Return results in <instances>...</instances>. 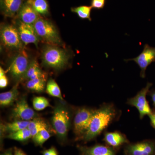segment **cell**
<instances>
[{
    "label": "cell",
    "instance_id": "6da1fadb",
    "mask_svg": "<svg viewBox=\"0 0 155 155\" xmlns=\"http://www.w3.org/2000/svg\"><path fill=\"white\" fill-rule=\"evenodd\" d=\"M117 115L113 104H105L95 110L88 129L81 140L87 142L96 137L115 120Z\"/></svg>",
    "mask_w": 155,
    "mask_h": 155
},
{
    "label": "cell",
    "instance_id": "7a4b0ae2",
    "mask_svg": "<svg viewBox=\"0 0 155 155\" xmlns=\"http://www.w3.org/2000/svg\"><path fill=\"white\" fill-rule=\"evenodd\" d=\"M70 58V54L67 51L58 46L47 45L44 48L42 52V62L44 65L57 70L66 67Z\"/></svg>",
    "mask_w": 155,
    "mask_h": 155
},
{
    "label": "cell",
    "instance_id": "3957f363",
    "mask_svg": "<svg viewBox=\"0 0 155 155\" xmlns=\"http://www.w3.org/2000/svg\"><path fill=\"white\" fill-rule=\"evenodd\" d=\"M52 123L60 140L65 141L70 124V114L67 107L61 104L56 106L53 113Z\"/></svg>",
    "mask_w": 155,
    "mask_h": 155
},
{
    "label": "cell",
    "instance_id": "277c9868",
    "mask_svg": "<svg viewBox=\"0 0 155 155\" xmlns=\"http://www.w3.org/2000/svg\"><path fill=\"white\" fill-rule=\"evenodd\" d=\"M33 25L40 39L49 45H62V41L58 30L51 22L40 17Z\"/></svg>",
    "mask_w": 155,
    "mask_h": 155
},
{
    "label": "cell",
    "instance_id": "5b68a950",
    "mask_svg": "<svg viewBox=\"0 0 155 155\" xmlns=\"http://www.w3.org/2000/svg\"><path fill=\"white\" fill-rule=\"evenodd\" d=\"M95 111L86 107L78 110L74 120V132L77 140H81L87 131Z\"/></svg>",
    "mask_w": 155,
    "mask_h": 155
},
{
    "label": "cell",
    "instance_id": "8992f818",
    "mask_svg": "<svg viewBox=\"0 0 155 155\" xmlns=\"http://www.w3.org/2000/svg\"><path fill=\"white\" fill-rule=\"evenodd\" d=\"M31 62L24 50H21L12 60L8 68L12 77L17 81L23 80Z\"/></svg>",
    "mask_w": 155,
    "mask_h": 155
},
{
    "label": "cell",
    "instance_id": "52a82bcc",
    "mask_svg": "<svg viewBox=\"0 0 155 155\" xmlns=\"http://www.w3.org/2000/svg\"><path fill=\"white\" fill-rule=\"evenodd\" d=\"M1 39L5 47L11 49L22 50L23 44L20 39L17 28L11 25L1 26Z\"/></svg>",
    "mask_w": 155,
    "mask_h": 155
},
{
    "label": "cell",
    "instance_id": "ba28073f",
    "mask_svg": "<svg viewBox=\"0 0 155 155\" xmlns=\"http://www.w3.org/2000/svg\"><path fill=\"white\" fill-rule=\"evenodd\" d=\"M152 85V84L148 82L146 86L139 91L136 95L127 100V104L135 107L138 110L140 119H142L146 115L148 116L153 112L146 98L147 95Z\"/></svg>",
    "mask_w": 155,
    "mask_h": 155
},
{
    "label": "cell",
    "instance_id": "9c48e42d",
    "mask_svg": "<svg viewBox=\"0 0 155 155\" xmlns=\"http://www.w3.org/2000/svg\"><path fill=\"white\" fill-rule=\"evenodd\" d=\"M124 155H155V142L146 140L125 145Z\"/></svg>",
    "mask_w": 155,
    "mask_h": 155
},
{
    "label": "cell",
    "instance_id": "30bf717a",
    "mask_svg": "<svg viewBox=\"0 0 155 155\" xmlns=\"http://www.w3.org/2000/svg\"><path fill=\"white\" fill-rule=\"evenodd\" d=\"M132 61L138 65L141 69L140 77L144 78L147 67L155 61V47H151L147 44L145 45L143 51L137 57L125 60V61Z\"/></svg>",
    "mask_w": 155,
    "mask_h": 155
},
{
    "label": "cell",
    "instance_id": "8fae6325",
    "mask_svg": "<svg viewBox=\"0 0 155 155\" xmlns=\"http://www.w3.org/2000/svg\"><path fill=\"white\" fill-rule=\"evenodd\" d=\"M11 115L15 120L31 121L36 118L37 114L29 107L25 98L22 97L16 103Z\"/></svg>",
    "mask_w": 155,
    "mask_h": 155
},
{
    "label": "cell",
    "instance_id": "7c38bea8",
    "mask_svg": "<svg viewBox=\"0 0 155 155\" xmlns=\"http://www.w3.org/2000/svg\"><path fill=\"white\" fill-rule=\"evenodd\" d=\"M18 23L17 28L23 45H26L29 44H34L37 47L40 39L33 25L23 23L20 20Z\"/></svg>",
    "mask_w": 155,
    "mask_h": 155
},
{
    "label": "cell",
    "instance_id": "4fadbf2b",
    "mask_svg": "<svg viewBox=\"0 0 155 155\" xmlns=\"http://www.w3.org/2000/svg\"><path fill=\"white\" fill-rule=\"evenodd\" d=\"M17 16L21 22L32 25H33L40 17L39 14L35 11L33 6L28 1L23 4Z\"/></svg>",
    "mask_w": 155,
    "mask_h": 155
},
{
    "label": "cell",
    "instance_id": "5bb4252c",
    "mask_svg": "<svg viewBox=\"0 0 155 155\" xmlns=\"http://www.w3.org/2000/svg\"><path fill=\"white\" fill-rule=\"evenodd\" d=\"M81 155H116V150L108 145L97 144L91 147L78 146Z\"/></svg>",
    "mask_w": 155,
    "mask_h": 155
},
{
    "label": "cell",
    "instance_id": "9a60e30c",
    "mask_svg": "<svg viewBox=\"0 0 155 155\" xmlns=\"http://www.w3.org/2000/svg\"><path fill=\"white\" fill-rule=\"evenodd\" d=\"M103 140L116 150L123 145L130 143L126 136L118 131L105 132Z\"/></svg>",
    "mask_w": 155,
    "mask_h": 155
},
{
    "label": "cell",
    "instance_id": "2e32d148",
    "mask_svg": "<svg viewBox=\"0 0 155 155\" xmlns=\"http://www.w3.org/2000/svg\"><path fill=\"white\" fill-rule=\"evenodd\" d=\"M24 3V0H1L2 13L6 17H15Z\"/></svg>",
    "mask_w": 155,
    "mask_h": 155
},
{
    "label": "cell",
    "instance_id": "e0dca14e",
    "mask_svg": "<svg viewBox=\"0 0 155 155\" xmlns=\"http://www.w3.org/2000/svg\"><path fill=\"white\" fill-rule=\"evenodd\" d=\"M44 78L46 79V75L40 68L38 63L36 61L31 62L23 80H31L35 78Z\"/></svg>",
    "mask_w": 155,
    "mask_h": 155
},
{
    "label": "cell",
    "instance_id": "ac0fdd59",
    "mask_svg": "<svg viewBox=\"0 0 155 155\" xmlns=\"http://www.w3.org/2000/svg\"><path fill=\"white\" fill-rule=\"evenodd\" d=\"M18 83L11 90L0 94V104L2 107L11 105L17 100L19 92L18 90Z\"/></svg>",
    "mask_w": 155,
    "mask_h": 155
},
{
    "label": "cell",
    "instance_id": "d6986e66",
    "mask_svg": "<svg viewBox=\"0 0 155 155\" xmlns=\"http://www.w3.org/2000/svg\"><path fill=\"white\" fill-rule=\"evenodd\" d=\"M30 121L16 120L5 125H1V131L9 134L15 133L19 130L28 127Z\"/></svg>",
    "mask_w": 155,
    "mask_h": 155
},
{
    "label": "cell",
    "instance_id": "ffe728a7",
    "mask_svg": "<svg viewBox=\"0 0 155 155\" xmlns=\"http://www.w3.org/2000/svg\"><path fill=\"white\" fill-rule=\"evenodd\" d=\"M28 128L31 131L32 137L41 130L49 129L48 125L43 119L36 118L31 120Z\"/></svg>",
    "mask_w": 155,
    "mask_h": 155
},
{
    "label": "cell",
    "instance_id": "44dd1931",
    "mask_svg": "<svg viewBox=\"0 0 155 155\" xmlns=\"http://www.w3.org/2000/svg\"><path fill=\"white\" fill-rule=\"evenodd\" d=\"M40 15L47 16L49 14V7L47 0H27Z\"/></svg>",
    "mask_w": 155,
    "mask_h": 155
},
{
    "label": "cell",
    "instance_id": "7402d4cb",
    "mask_svg": "<svg viewBox=\"0 0 155 155\" xmlns=\"http://www.w3.org/2000/svg\"><path fill=\"white\" fill-rule=\"evenodd\" d=\"M46 78H38L28 80L26 87L31 91L40 93L44 91L46 84Z\"/></svg>",
    "mask_w": 155,
    "mask_h": 155
},
{
    "label": "cell",
    "instance_id": "603a6c76",
    "mask_svg": "<svg viewBox=\"0 0 155 155\" xmlns=\"http://www.w3.org/2000/svg\"><path fill=\"white\" fill-rule=\"evenodd\" d=\"M7 137V138L17 141L24 142L27 141L29 139L32 137V135L31 131L27 127L15 133L9 134Z\"/></svg>",
    "mask_w": 155,
    "mask_h": 155
},
{
    "label": "cell",
    "instance_id": "cb8c5ba5",
    "mask_svg": "<svg viewBox=\"0 0 155 155\" xmlns=\"http://www.w3.org/2000/svg\"><path fill=\"white\" fill-rule=\"evenodd\" d=\"M46 91L50 95L64 101L60 87L55 81L52 78H50L48 81L46 85Z\"/></svg>",
    "mask_w": 155,
    "mask_h": 155
},
{
    "label": "cell",
    "instance_id": "d4e9b609",
    "mask_svg": "<svg viewBox=\"0 0 155 155\" xmlns=\"http://www.w3.org/2000/svg\"><path fill=\"white\" fill-rule=\"evenodd\" d=\"M92 9V8L91 6L82 5L72 8L71 11L73 13L77 14L78 16L81 19H87L89 21H91V13Z\"/></svg>",
    "mask_w": 155,
    "mask_h": 155
},
{
    "label": "cell",
    "instance_id": "484cf974",
    "mask_svg": "<svg viewBox=\"0 0 155 155\" xmlns=\"http://www.w3.org/2000/svg\"><path fill=\"white\" fill-rule=\"evenodd\" d=\"M51 137V134L48 130H41L32 137L34 142L35 145L41 146Z\"/></svg>",
    "mask_w": 155,
    "mask_h": 155
},
{
    "label": "cell",
    "instance_id": "4316f807",
    "mask_svg": "<svg viewBox=\"0 0 155 155\" xmlns=\"http://www.w3.org/2000/svg\"><path fill=\"white\" fill-rule=\"evenodd\" d=\"M34 108L37 111H41L45 108L51 107L47 99L43 97H35L33 99Z\"/></svg>",
    "mask_w": 155,
    "mask_h": 155
},
{
    "label": "cell",
    "instance_id": "83f0119b",
    "mask_svg": "<svg viewBox=\"0 0 155 155\" xmlns=\"http://www.w3.org/2000/svg\"><path fill=\"white\" fill-rule=\"evenodd\" d=\"M8 80L6 75L5 72L2 67H0V87L5 88L8 86Z\"/></svg>",
    "mask_w": 155,
    "mask_h": 155
},
{
    "label": "cell",
    "instance_id": "f1b7e54d",
    "mask_svg": "<svg viewBox=\"0 0 155 155\" xmlns=\"http://www.w3.org/2000/svg\"><path fill=\"white\" fill-rule=\"evenodd\" d=\"M106 0H91V7L92 8L100 10L105 5Z\"/></svg>",
    "mask_w": 155,
    "mask_h": 155
},
{
    "label": "cell",
    "instance_id": "f546056e",
    "mask_svg": "<svg viewBox=\"0 0 155 155\" xmlns=\"http://www.w3.org/2000/svg\"><path fill=\"white\" fill-rule=\"evenodd\" d=\"M43 155H58V151L54 147H51L50 149L45 150L42 152Z\"/></svg>",
    "mask_w": 155,
    "mask_h": 155
},
{
    "label": "cell",
    "instance_id": "4dcf8cb0",
    "mask_svg": "<svg viewBox=\"0 0 155 155\" xmlns=\"http://www.w3.org/2000/svg\"><path fill=\"white\" fill-rule=\"evenodd\" d=\"M149 117L150 120L151 125L155 129V112L153 111L151 114L148 115Z\"/></svg>",
    "mask_w": 155,
    "mask_h": 155
},
{
    "label": "cell",
    "instance_id": "1f68e13d",
    "mask_svg": "<svg viewBox=\"0 0 155 155\" xmlns=\"http://www.w3.org/2000/svg\"><path fill=\"white\" fill-rule=\"evenodd\" d=\"M14 155H26L23 151L18 148H14Z\"/></svg>",
    "mask_w": 155,
    "mask_h": 155
},
{
    "label": "cell",
    "instance_id": "d6a6232c",
    "mask_svg": "<svg viewBox=\"0 0 155 155\" xmlns=\"http://www.w3.org/2000/svg\"><path fill=\"white\" fill-rule=\"evenodd\" d=\"M149 95L151 97L152 100L153 105L155 108V91L153 90L152 91L149 92Z\"/></svg>",
    "mask_w": 155,
    "mask_h": 155
},
{
    "label": "cell",
    "instance_id": "836d02e7",
    "mask_svg": "<svg viewBox=\"0 0 155 155\" xmlns=\"http://www.w3.org/2000/svg\"><path fill=\"white\" fill-rule=\"evenodd\" d=\"M1 155H13V154L12 151L11 150H9L2 153Z\"/></svg>",
    "mask_w": 155,
    "mask_h": 155
}]
</instances>
